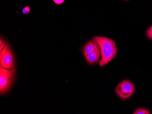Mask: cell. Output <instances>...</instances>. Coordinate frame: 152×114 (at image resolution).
Returning a JSON list of instances; mask_svg holds the SVG:
<instances>
[{
  "mask_svg": "<svg viewBox=\"0 0 152 114\" xmlns=\"http://www.w3.org/2000/svg\"><path fill=\"white\" fill-rule=\"evenodd\" d=\"M93 40L98 44L100 49L101 59L99 62L103 66L112 61L117 55V48L113 40L105 36H94Z\"/></svg>",
  "mask_w": 152,
  "mask_h": 114,
  "instance_id": "6da1fadb",
  "label": "cell"
},
{
  "mask_svg": "<svg viewBox=\"0 0 152 114\" xmlns=\"http://www.w3.org/2000/svg\"><path fill=\"white\" fill-rule=\"evenodd\" d=\"M16 68H1L0 69V93L4 95L7 92L12 85L16 74Z\"/></svg>",
  "mask_w": 152,
  "mask_h": 114,
  "instance_id": "7a4b0ae2",
  "label": "cell"
},
{
  "mask_svg": "<svg viewBox=\"0 0 152 114\" xmlns=\"http://www.w3.org/2000/svg\"><path fill=\"white\" fill-rule=\"evenodd\" d=\"M1 68H14L15 61L13 54L9 44H7L0 53Z\"/></svg>",
  "mask_w": 152,
  "mask_h": 114,
  "instance_id": "3957f363",
  "label": "cell"
},
{
  "mask_svg": "<svg viewBox=\"0 0 152 114\" xmlns=\"http://www.w3.org/2000/svg\"><path fill=\"white\" fill-rule=\"evenodd\" d=\"M134 86L129 80H124L120 82L116 88V92L123 99H127L134 94Z\"/></svg>",
  "mask_w": 152,
  "mask_h": 114,
  "instance_id": "277c9868",
  "label": "cell"
},
{
  "mask_svg": "<svg viewBox=\"0 0 152 114\" xmlns=\"http://www.w3.org/2000/svg\"><path fill=\"white\" fill-rule=\"evenodd\" d=\"M101 51L99 46L97 43H96L95 47L93 52H91L86 57V60L88 63L93 65L99 62Z\"/></svg>",
  "mask_w": 152,
  "mask_h": 114,
  "instance_id": "5b68a950",
  "label": "cell"
},
{
  "mask_svg": "<svg viewBox=\"0 0 152 114\" xmlns=\"http://www.w3.org/2000/svg\"><path fill=\"white\" fill-rule=\"evenodd\" d=\"M96 41L94 40H90L83 47V55L87 57L91 52H93L95 47Z\"/></svg>",
  "mask_w": 152,
  "mask_h": 114,
  "instance_id": "8992f818",
  "label": "cell"
},
{
  "mask_svg": "<svg viewBox=\"0 0 152 114\" xmlns=\"http://www.w3.org/2000/svg\"><path fill=\"white\" fill-rule=\"evenodd\" d=\"M133 114H150L148 110L144 108H140L137 109Z\"/></svg>",
  "mask_w": 152,
  "mask_h": 114,
  "instance_id": "52a82bcc",
  "label": "cell"
},
{
  "mask_svg": "<svg viewBox=\"0 0 152 114\" xmlns=\"http://www.w3.org/2000/svg\"><path fill=\"white\" fill-rule=\"evenodd\" d=\"M146 35L147 37L150 39L152 40V25L147 29L146 31Z\"/></svg>",
  "mask_w": 152,
  "mask_h": 114,
  "instance_id": "ba28073f",
  "label": "cell"
},
{
  "mask_svg": "<svg viewBox=\"0 0 152 114\" xmlns=\"http://www.w3.org/2000/svg\"><path fill=\"white\" fill-rule=\"evenodd\" d=\"M6 45L5 41L2 39V37H1V39H0V51L1 52L3 50Z\"/></svg>",
  "mask_w": 152,
  "mask_h": 114,
  "instance_id": "9c48e42d",
  "label": "cell"
},
{
  "mask_svg": "<svg viewBox=\"0 0 152 114\" xmlns=\"http://www.w3.org/2000/svg\"><path fill=\"white\" fill-rule=\"evenodd\" d=\"M30 11V8L29 7H28V6L24 7L23 8V10H22V12H23V13L24 14H26V15L28 14Z\"/></svg>",
  "mask_w": 152,
  "mask_h": 114,
  "instance_id": "30bf717a",
  "label": "cell"
},
{
  "mask_svg": "<svg viewBox=\"0 0 152 114\" xmlns=\"http://www.w3.org/2000/svg\"><path fill=\"white\" fill-rule=\"evenodd\" d=\"M53 1L58 5L62 4L64 3V0H53Z\"/></svg>",
  "mask_w": 152,
  "mask_h": 114,
  "instance_id": "8fae6325",
  "label": "cell"
},
{
  "mask_svg": "<svg viewBox=\"0 0 152 114\" xmlns=\"http://www.w3.org/2000/svg\"><path fill=\"white\" fill-rule=\"evenodd\" d=\"M124 1H129V0H124Z\"/></svg>",
  "mask_w": 152,
  "mask_h": 114,
  "instance_id": "7c38bea8",
  "label": "cell"
}]
</instances>
